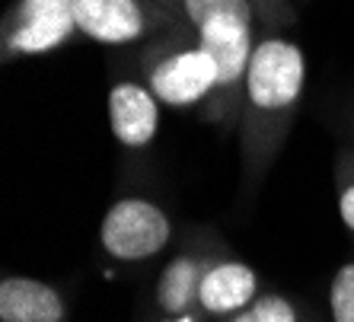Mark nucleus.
<instances>
[{
    "label": "nucleus",
    "instance_id": "obj_11",
    "mask_svg": "<svg viewBox=\"0 0 354 322\" xmlns=\"http://www.w3.org/2000/svg\"><path fill=\"white\" fill-rule=\"evenodd\" d=\"M329 319L354 322V258L338 268L329 284Z\"/></svg>",
    "mask_w": 354,
    "mask_h": 322
},
{
    "label": "nucleus",
    "instance_id": "obj_4",
    "mask_svg": "<svg viewBox=\"0 0 354 322\" xmlns=\"http://www.w3.org/2000/svg\"><path fill=\"white\" fill-rule=\"evenodd\" d=\"M74 0H17L3 19V55L39 58L74 39Z\"/></svg>",
    "mask_w": 354,
    "mask_h": 322
},
{
    "label": "nucleus",
    "instance_id": "obj_5",
    "mask_svg": "<svg viewBox=\"0 0 354 322\" xmlns=\"http://www.w3.org/2000/svg\"><path fill=\"white\" fill-rule=\"evenodd\" d=\"M150 0H74L77 32L96 45H131L157 26Z\"/></svg>",
    "mask_w": 354,
    "mask_h": 322
},
{
    "label": "nucleus",
    "instance_id": "obj_13",
    "mask_svg": "<svg viewBox=\"0 0 354 322\" xmlns=\"http://www.w3.org/2000/svg\"><path fill=\"white\" fill-rule=\"evenodd\" d=\"M252 3H256V0H252Z\"/></svg>",
    "mask_w": 354,
    "mask_h": 322
},
{
    "label": "nucleus",
    "instance_id": "obj_3",
    "mask_svg": "<svg viewBox=\"0 0 354 322\" xmlns=\"http://www.w3.org/2000/svg\"><path fill=\"white\" fill-rule=\"evenodd\" d=\"M173 240V220L160 205L150 198H118L106 211L102 227H99V243L109 258L122 265L147 262L160 256Z\"/></svg>",
    "mask_w": 354,
    "mask_h": 322
},
{
    "label": "nucleus",
    "instance_id": "obj_1",
    "mask_svg": "<svg viewBox=\"0 0 354 322\" xmlns=\"http://www.w3.org/2000/svg\"><path fill=\"white\" fill-rule=\"evenodd\" d=\"M306 55L284 35H262L243 83L239 141L246 185H256L288 138L294 112L304 100Z\"/></svg>",
    "mask_w": 354,
    "mask_h": 322
},
{
    "label": "nucleus",
    "instance_id": "obj_2",
    "mask_svg": "<svg viewBox=\"0 0 354 322\" xmlns=\"http://www.w3.org/2000/svg\"><path fill=\"white\" fill-rule=\"evenodd\" d=\"M144 83L160 100V106L169 108H207L217 93V74L214 58L207 55L198 39H169L160 41L144 55Z\"/></svg>",
    "mask_w": 354,
    "mask_h": 322
},
{
    "label": "nucleus",
    "instance_id": "obj_8",
    "mask_svg": "<svg viewBox=\"0 0 354 322\" xmlns=\"http://www.w3.org/2000/svg\"><path fill=\"white\" fill-rule=\"evenodd\" d=\"M211 258L214 256H207L205 249L189 246L163 265L157 290H153V303L166 319H189L198 310V290H201V278Z\"/></svg>",
    "mask_w": 354,
    "mask_h": 322
},
{
    "label": "nucleus",
    "instance_id": "obj_9",
    "mask_svg": "<svg viewBox=\"0 0 354 322\" xmlns=\"http://www.w3.org/2000/svg\"><path fill=\"white\" fill-rule=\"evenodd\" d=\"M0 322H67V300L48 281L7 274L0 281Z\"/></svg>",
    "mask_w": 354,
    "mask_h": 322
},
{
    "label": "nucleus",
    "instance_id": "obj_7",
    "mask_svg": "<svg viewBox=\"0 0 354 322\" xmlns=\"http://www.w3.org/2000/svg\"><path fill=\"white\" fill-rule=\"evenodd\" d=\"M109 124L124 150H147L160 131V100L147 83L118 80L109 90Z\"/></svg>",
    "mask_w": 354,
    "mask_h": 322
},
{
    "label": "nucleus",
    "instance_id": "obj_6",
    "mask_svg": "<svg viewBox=\"0 0 354 322\" xmlns=\"http://www.w3.org/2000/svg\"><path fill=\"white\" fill-rule=\"evenodd\" d=\"M259 294L262 290H259V274L252 265L233 256H214L201 278L198 313H205L207 319L227 322L236 313H243Z\"/></svg>",
    "mask_w": 354,
    "mask_h": 322
},
{
    "label": "nucleus",
    "instance_id": "obj_12",
    "mask_svg": "<svg viewBox=\"0 0 354 322\" xmlns=\"http://www.w3.org/2000/svg\"><path fill=\"white\" fill-rule=\"evenodd\" d=\"M338 217L345 223V230L354 233V153H342L338 157Z\"/></svg>",
    "mask_w": 354,
    "mask_h": 322
},
{
    "label": "nucleus",
    "instance_id": "obj_10",
    "mask_svg": "<svg viewBox=\"0 0 354 322\" xmlns=\"http://www.w3.org/2000/svg\"><path fill=\"white\" fill-rule=\"evenodd\" d=\"M227 322H310V313L284 294H259L252 303Z\"/></svg>",
    "mask_w": 354,
    "mask_h": 322
}]
</instances>
